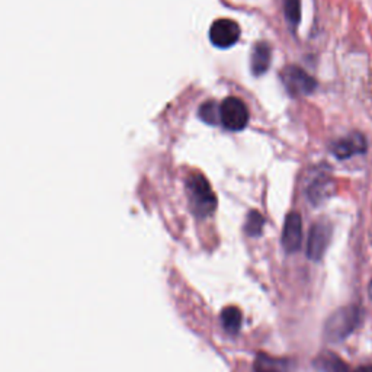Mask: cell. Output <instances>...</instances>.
I'll use <instances>...</instances> for the list:
<instances>
[{
  "label": "cell",
  "mask_w": 372,
  "mask_h": 372,
  "mask_svg": "<svg viewBox=\"0 0 372 372\" xmlns=\"http://www.w3.org/2000/svg\"><path fill=\"white\" fill-rule=\"evenodd\" d=\"M242 312H240L237 307H226L222 312V321L224 331L229 332L230 335H236L240 327H242Z\"/></svg>",
  "instance_id": "13"
},
{
  "label": "cell",
  "mask_w": 372,
  "mask_h": 372,
  "mask_svg": "<svg viewBox=\"0 0 372 372\" xmlns=\"http://www.w3.org/2000/svg\"><path fill=\"white\" fill-rule=\"evenodd\" d=\"M198 115L205 124H210V125H217V124L222 122L220 105H217L212 101H208L200 106Z\"/></svg>",
  "instance_id": "14"
},
{
  "label": "cell",
  "mask_w": 372,
  "mask_h": 372,
  "mask_svg": "<svg viewBox=\"0 0 372 372\" xmlns=\"http://www.w3.org/2000/svg\"><path fill=\"white\" fill-rule=\"evenodd\" d=\"M271 58H272V50L269 44L257 42L252 50V57H250V69L253 76L259 77L262 75H265L269 70Z\"/></svg>",
  "instance_id": "9"
},
{
  "label": "cell",
  "mask_w": 372,
  "mask_h": 372,
  "mask_svg": "<svg viewBox=\"0 0 372 372\" xmlns=\"http://www.w3.org/2000/svg\"><path fill=\"white\" fill-rule=\"evenodd\" d=\"M240 27L237 22L222 18L215 20L210 28V41L218 49H230L236 46L240 38Z\"/></svg>",
  "instance_id": "5"
},
{
  "label": "cell",
  "mask_w": 372,
  "mask_h": 372,
  "mask_svg": "<svg viewBox=\"0 0 372 372\" xmlns=\"http://www.w3.org/2000/svg\"><path fill=\"white\" fill-rule=\"evenodd\" d=\"M333 181L327 177H319L316 178L312 185L307 189L309 200L313 203V205H319L323 201H326L333 192Z\"/></svg>",
  "instance_id": "10"
},
{
  "label": "cell",
  "mask_w": 372,
  "mask_h": 372,
  "mask_svg": "<svg viewBox=\"0 0 372 372\" xmlns=\"http://www.w3.org/2000/svg\"><path fill=\"white\" fill-rule=\"evenodd\" d=\"M222 124L230 131H242L249 124V109L246 103L236 96H229L220 103Z\"/></svg>",
  "instance_id": "3"
},
{
  "label": "cell",
  "mask_w": 372,
  "mask_h": 372,
  "mask_svg": "<svg viewBox=\"0 0 372 372\" xmlns=\"http://www.w3.org/2000/svg\"><path fill=\"white\" fill-rule=\"evenodd\" d=\"M283 11L290 24L297 27L301 18V0H283Z\"/></svg>",
  "instance_id": "16"
},
{
  "label": "cell",
  "mask_w": 372,
  "mask_h": 372,
  "mask_svg": "<svg viewBox=\"0 0 372 372\" xmlns=\"http://www.w3.org/2000/svg\"><path fill=\"white\" fill-rule=\"evenodd\" d=\"M366 151V140L361 133H352L345 139L338 140L332 146L333 155L343 160V159H351L352 156L362 155Z\"/></svg>",
  "instance_id": "8"
},
{
  "label": "cell",
  "mask_w": 372,
  "mask_h": 372,
  "mask_svg": "<svg viewBox=\"0 0 372 372\" xmlns=\"http://www.w3.org/2000/svg\"><path fill=\"white\" fill-rule=\"evenodd\" d=\"M281 79L283 86L293 96H305L316 91L317 82L298 65H288L282 70Z\"/></svg>",
  "instance_id": "4"
},
{
  "label": "cell",
  "mask_w": 372,
  "mask_h": 372,
  "mask_svg": "<svg viewBox=\"0 0 372 372\" xmlns=\"http://www.w3.org/2000/svg\"><path fill=\"white\" fill-rule=\"evenodd\" d=\"M264 224H265V220H264V217H262V214L257 211H250L246 218L245 231L250 237H257L260 236L262 230H264Z\"/></svg>",
  "instance_id": "15"
},
{
  "label": "cell",
  "mask_w": 372,
  "mask_h": 372,
  "mask_svg": "<svg viewBox=\"0 0 372 372\" xmlns=\"http://www.w3.org/2000/svg\"><path fill=\"white\" fill-rule=\"evenodd\" d=\"M302 242V220L298 212H290L282 230V248L287 253L300 250Z\"/></svg>",
  "instance_id": "7"
},
{
  "label": "cell",
  "mask_w": 372,
  "mask_h": 372,
  "mask_svg": "<svg viewBox=\"0 0 372 372\" xmlns=\"http://www.w3.org/2000/svg\"><path fill=\"white\" fill-rule=\"evenodd\" d=\"M369 294H371V297H372V283L369 286Z\"/></svg>",
  "instance_id": "18"
},
{
  "label": "cell",
  "mask_w": 372,
  "mask_h": 372,
  "mask_svg": "<svg viewBox=\"0 0 372 372\" xmlns=\"http://www.w3.org/2000/svg\"><path fill=\"white\" fill-rule=\"evenodd\" d=\"M355 372H372V365H364V366H359Z\"/></svg>",
  "instance_id": "17"
},
{
  "label": "cell",
  "mask_w": 372,
  "mask_h": 372,
  "mask_svg": "<svg viewBox=\"0 0 372 372\" xmlns=\"http://www.w3.org/2000/svg\"><path fill=\"white\" fill-rule=\"evenodd\" d=\"M332 226L327 222L313 224L307 240V256L312 260H320L331 245Z\"/></svg>",
  "instance_id": "6"
},
{
  "label": "cell",
  "mask_w": 372,
  "mask_h": 372,
  "mask_svg": "<svg viewBox=\"0 0 372 372\" xmlns=\"http://www.w3.org/2000/svg\"><path fill=\"white\" fill-rule=\"evenodd\" d=\"M362 310L358 305H346L336 310L324 324V338L332 343L345 340L351 335L361 321Z\"/></svg>",
  "instance_id": "1"
},
{
  "label": "cell",
  "mask_w": 372,
  "mask_h": 372,
  "mask_svg": "<svg viewBox=\"0 0 372 372\" xmlns=\"http://www.w3.org/2000/svg\"><path fill=\"white\" fill-rule=\"evenodd\" d=\"M316 366L320 372H351L347 365L332 352L321 354L316 359Z\"/></svg>",
  "instance_id": "12"
},
{
  "label": "cell",
  "mask_w": 372,
  "mask_h": 372,
  "mask_svg": "<svg viewBox=\"0 0 372 372\" xmlns=\"http://www.w3.org/2000/svg\"><path fill=\"white\" fill-rule=\"evenodd\" d=\"M186 189L193 214L198 218H207L217 207V198L203 174H191L186 181Z\"/></svg>",
  "instance_id": "2"
},
{
  "label": "cell",
  "mask_w": 372,
  "mask_h": 372,
  "mask_svg": "<svg viewBox=\"0 0 372 372\" xmlns=\"http://www.w3.org/2000/svg\"><path fill=\"white\" fill-rule=\"evenodd\" d=\"M255 372H291V365L287 361L275 359L268 355H257L253 365Z\"/></svg>",
  "instance_id": "11"
}]
</instances>
